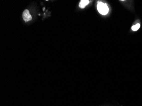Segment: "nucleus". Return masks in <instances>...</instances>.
Returning <instances> with one entry per match:
<instances>
[{"instance_id": "obj_1", "label": "nucleus", "mask_w": 142, "mask_h": 106, "mask_svg": "<svg viewBox=\"0 0 142 106\" xmlns=\"http://www.w3.org/2000/svg\"><path fill=\"white\" fill-rule=\"evenodd\" d=\"M97 9L99 12L103 15L107 14L109 12V8L107 5L101 2L97 3Z\"/></svg>"}, {"instance_id": "obj_2", "label": "nucleus", "mask_w": 142, "mask_h": 106, "mask_svg": "<svg viewBox=\"0 0 142 106\" xmlns=\"http://www.w3.org/2000/svg\"><path fill=\"white\" fill-rule=\"evenodd\" d=\"M23 18L25 22H28L32 20V16L30 14L29 10L26 9L24 11L23 13Z\"/></svg>"}, {"instance_id": "obj_3", "label": "nucleus", "mask_w": 142, "mask_h": 106, "mask_svg": "<svg viewBox=\"0 0 142 106\" xmlns=\"http://www.w3.org/2000/svg\"><path fill=\"white\" fill-rule=\"evenodd\" d=\"M140 20H138L136 21V23H135L133 25H132L131 27V30L133 32H137L141 28V23H140Z\"/></svg>"}, {"instance_id": "obj_4", "label": "nucleus", "mask_w": 142, "mask_h": 106, "mask_svg": "<svg viewBox=\"0 0 142 106\" xmlns=\"http://www.w3.org/2000/svg\"><path fill=\"white\" fill-rule=\"evenodd\" d=\"M89 1L88 0H82L79 3V7L80 8H84L88 4Z\"/></svg>"}]
</instances>
